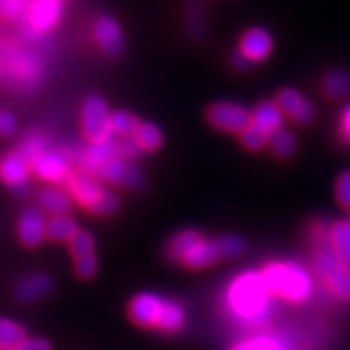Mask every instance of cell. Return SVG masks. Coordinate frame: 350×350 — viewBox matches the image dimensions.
Wrapping results in <instances>:
<instances>
[{"label": "cell", "mask_w": 350, "mask_h": 350, "mask_svg": "<svg viewBox=\"0 0 350 350\" xmlns=\"http://www.w3.org/2000/svg\"><path fill=\"white\" fill-rule=\"evenodd\" d=\"M185 325V310L180 304H177L175 300H167L165 301V308L163 313V318H161L159 329L164 332H178Z\"/></svg>", "instance_id": "cell-29"}, {"label": "cell", "mask_w": 350, "mask_h": 350, "mask_svg": "<svg viewBox=\"0 0 350 350\" xmlns=\"http://www.w3.org/2000/svg\"><path fill=\"white\" fill-rule=\"evenodd\" d=\"M64 18L62 0H33L20 18L21 31L28 41H38L51 33Z\"/></svg>", "instance_id": "cell-6"}, {"label": "cell", "mask_w": 350, "mask_h": 350, "mask_svg": "<svg viewBox=\"0 0 350 350\" xmlns=\"http://www.w3.org/2000/svg\"><path fill=\"white\" fill-rule=\"evenodd\" d=\"M31 172L44 182L54 183H67L72 177V163L70 157L64 151L59 150H46L41 154L33 157Z\"/></svg>", "instance_id": "cell-9"}, {"label": "cell", "mask_w": 350, "mask_h": 350, "mask_svg": "<svg viewBox=\"0 0 350 350\" xmlns=\"http://www.w3.org/2000/svg\"><path fill=\"white\" fill-rule=\"evenodd\" d=\"M117 151H119V156L124 157V159H133V157H138L139 152L143 150L138 146V143L135 142L133 137H125L122 138L120 142H117Z\"/></svg>", "instance_id": "cell-40"}, {"label": "cell", "mask_w": 350, "mask_h": 350, "mask_svg": "<svg viewBox=\"0 0 350 350\" xmlns=\"http://www.w3.org/2000/svg\"><path fill=\"white\" fill-rule=\"evenodd\" d=\"M133 138L143 151H156L164 143L163 131H161V129L156 124H152V122H143V124H139Z\"/></svg>", "instance_id": "cell-26"}, {"label": "cell", "mask_w": 350, "mask_h": 350, "mask_svg": "<svg viewBox=\"0 0 350 350\" xmlns=\"http://www.w3.org/2000/svg\"><path fill=\"white\" fill-rule=\"evenodd\" d=\"M28 7L23 0H0V20H20Z\"/></svg>", "instance_id": "cell-36"}, {"label": "cell", "mask_w": 350, "mask_h": 350, "mask_svg": "<svg viewBox=\"0 0 350 350\" xmlns=\"http://www.w3.org/2000/svg\"><path fill=\"white\" fill-rule=\"evenodd\" d=\"M29 172H31V163L20 150L8 152L0 161V180L18 196L28 193Z\"/></svg>", "instance_id": "cell-10"}, {"label": "cell", "mask_w": 350, "mask_h": 350, "mask_svg": "<svg viewBox=\"0 0 350 350\" xmlns=\"http://www.w3.org/2000/svg\"><path fill=\"white\" fill-rule=\"evenodd\" d=\"M321 281H325L326 287L329 288L332 295L338 297L339 300L350 301V269L349 268H345L344 265H340L339 262V265L332 271H329Z\"/></svg>", "instance_id": "cell-24"}, {"label": "cell", "mask_w": 350, "mask_h": 350, "mask_svg": "<svg viewBox=\"0 0 350 350\" xmlns=\"http://www.w3.org/2000/svg\"><path fill=\"white\" fill-rule=\"evenodd\" d=\"M273 47V36L265 28H250L240 39L239 52L247 57L252 64H256L268 59Z\"/></svg>", "instance_id": "cell-16"}, {"label": "cell", "mask_w": 350, "mask_h": 350, "mask_svg": "<svg viewBox=\"0 0 350 350\" xmlns=\"http://www.w3.org/2000/svg\"><path fill=\"white\" fill-rule=\"evenodd\" d=\"M240 139H242V144L247 150L258 151L269 143V135L250 122V125L240 133Z\"/></svg>", "instance_id": "cell-32"}, {"label": "cell", "mask_w": 350, "mask_h": 350, "mask_svg": "<svg viewBox=\"0 0 350 350\" xmlns=\"http://www.w3.org/2000/svg\"><path fill=\"white\" fill-rule=\"evenodd\" d=\"M16 117L10 109L0 107V137H12L16 131Z\"/></svg>", "instance_id": "cell-39"}, {"label": "cell", "mask_w": 350, "mask_h": 350, "mask_svg": "<svg viewBox=\"0 0 350 350\" xmlns=\"http://www.w3.org/2000/svg\"><path fill=\"white\" fill-rule=\"evenodd\" d=\"M39 208L42 211L52 214V216H64L68 214L73 206V200L68 191H64L62 188L46 187L39 190L36 196Z\"/></svg>", "instance_id": "cell-19"}, {"label": "cell", "mask_w": 350, "mask_h": 350, "mask_svg": "<svg viewBox=\"0 0 350 350\" xmlns=\"http://www.w3.org/2000/svg\"><path fill=\"white\" fill-rule=\"evenodd\" d=\"M232 64H234V67L237 70H247L252 65L250 60L243 54H240V52H235L234 57H232Z\"/></svg>", "instance_id": "cell-43"}, {"label": "cell", "mask_w": 350, "mask_h": 350, "mask_svg": "<svg viewBox=\"0 0 350 350\" xmlns=\"http://www.w3.org/2000/svg\"><path fill=\"white\" fill-rule=\"evenodd\" d=\"M167 255L175 262L187 268H208L221 260V248L217 239H204L198 230L185 229L169 240Z\"/></svg>", "instance_id": "cell-4"}, {"label": "cell", "mask_w": 350, "mask_h": 350, "mask_svg": "<svg viewBox=\"0 0 350 350\" xmlns=\"http://www.w3.org/2000/svg\"><path fill=\"white\" fill-rule=\"evenodd\" d=\"M94 247V237L88 230H78V234L72 239V242H70V250H72L75 258L93 255Z\"/></svg>", "instance_id": "cell-34"}, {"label": "cell", "mask_w": 350, "mask_h": 350, "mask_svg": "<svg viewBox=\"0 0 350 350\" xmlns=\"http://www.w3.org/2000/svg\"><path fill=\"white\" fill-rule=\"evenodd\" d=\"M42 60L33 51L18 46H5L0 49V81L8 88L31 91L42 78Z\"/></svg>", "instance_id": "cell-3"}, {"label": "cell", "mask_w": 350, "mask_h": 350, "mask_svg": "<svg viewBox=\"0 0 350 350\" xmlns=\"http://www.w3.org/2000/svg\"><path fill=\"white\" fill-rule=\"evenodd\" d=\"M26 338L25 327L13 319L0 317V350H15Z\"/></svg>", "instance_id": "cell-25"}, {"label": "cell", "mask_w": 350, "mask_h": 350, "mask_svg": "<svg viewBox=\"0 0 350 350\" xmlns=\"http://www.w3.org/2000/svg\"><path fill=\"white\" fill-rule=\"evenodd\" d=\"M68 193L73 201L80 203L86 211L98 216H112L119 211L120 201L112 191L100 187L94 175L83 172H73L67 182Z\"/></svg>", "instance_id": "cell-5"}, {"label": "cell", "mask_w": 350, "mask_h": 350, "mask_svg": "<svg viewBox=\"0 0 350 350\" xmlns=\"http://www.w3.org/2000/svg\"><path fill=\"white\" fill-rule=\"evenodd\" d=\"M206 120L214 129L226 133H242L250 125L252 112L239 103L217 100L208 107Z\"/></svg>", "instance_id": "cell-8"}, {"label": "cell", "mask_w": 350, "mask_h": 350, "mask_svg": "<svg viewBox=\"0 0 350 350\" xmlns=\"http://www.w3.org/2000/svg\"><path fill=\"white\" fill-rule=\"evenodd\" d=\"M47 150V139L42 137L41 133H29L28 137H25L23 143H21L20 151L28 157L29 161L38 154H41L42 151Z\"/></svg>", "instance_id": "cell-35"}, {"label": "cell", "mask_w": 350, "mask_h": 350, "mask_svg": "<svg viewBox=\"0 0 350 350\" xmlns=\"http://www.w3.org/2000/svg\"><path fill=\"white\" fill-rule=\"evenodd\" d=\"M23 2H26V3H29V2H33V0H23Z\"/></svg>", "instance_id": "cell-44"}, {"label": "cell", "mask_w": 350, "mask_h": 350, "mask_svg": "<svg viewBox=\"0 0 350 350\" xmlns=\"http://www.w3.org/2000/svg\"><path fill=\"white\" fill-rule=\"evenodd\" d=\"M94 42L106 55L117 57L124 51V31L119 21L112 16H100L93 26Z\"/></svg>", "instance_id": "cell-14"}, {"label": "cell", "mask_w": 350, "mask_h": 350, "mask_svg": "<svg viewBox=\"0 0 350 350\" xmlns=\"http://www.w3.org/2000/svg\"><path fill=\"white\" fill-rule=\"evenodd\" d=\"M77 221L68 214L64 216H52L47 219L46 237L54 242H72V239L78 234Z\"/></svg>", "instance_id": "cell-23"}, {"label": "cell", "mask_w": 350, "mask_h": 350, "mask_svg": "<svg viewBox=\"0 0 350 350\" xmlns=\"http://www.w3.org/2000/svg\"><path fill=\"white\" fill-rule=\"evenodd\" d=\"M98 175L106 182H111L113 185H120L124 188H130V190H138L144 183L143 174L139 172L137 165L130 164L129 161L120 156H116L113 159L109 161L99 170Z\"/></svg>", "instance_id": "cell-12"}, {"label": "cell", "mask_w": 350, "mask_h": 350, "mask_svg": "<svg viewBox=\"0 0 350 350\" xmlns=\"http://www.w3.org/2000/svg\"><path fill=\"white\" fill-rule=\"evenodd\" d=\"M339 131L344 142L350 144V104H347V106L344 107L342 113H340Z\"/></svg>", "instance_id": "cell-42"}, {"label": "cell", "mask_w": 350, "mask_h": 350, "mask_svg": "<svg viewBox=\"0 0 350 350\" xmlns=\"http://www.w3.org/2000/svg\"><path fill=\"white\" fill-rule=\"evenodd\" d=\"M271 292L258 271H243L226 291V308L243 326H261L271 314Z\"/></svg>", "instance_id": "cell-1"}, {"label": "cell", "mask_w": 350, "mask_h": 350, "mask_svg": "<svg viewBox=\"0 0 350 350\" xmlns=\"http://www.w3.org/2000/svg\"><path fill=\"white\" fill-rule=\"evenodd\" d=\"M116 156H119V151H117V142L113 139H109L106 143L90 144L80 154L81 170L91 175H98L99 170Z\"/></svg>", "instance_id": "cell-18"}, {"label": "cell", "mask_w": 350, "mask_h": 350, "mask_svg": "<svg viewBox=\"0 0 350 350\" xmlns=\"http://www.w3.org/2000/svg\"><path fill=\"white\" fill-rule=\"evenodd\" d=\"M187 25L191 38L203 39L206 36V15L201 0H188L187 2Z\"/></svg>", "instance_id": "cell-27"}, {"label": "cell", "mask_w": 350, "mask_h": 350, "mask_svg": "<svg viewBox=\"0 0 350 350\" xmlns=\"http://www.w3.org/2000/svg\"><path fill=\"white\" fill-rule=\"evenodd\" d=\"M323 94L327 99L340 100L350 94V73L342 68L327 72L321 81Z\"/></svg>", "instance_id": "cell-22"}, {"label": "cell", "mask_w": 350, "mask_h": 350, "mask_svg": "<svg viewBox=\"0 0 350 350\" xmlns=\"http://www.w3.org/2000/svg\"><path fill=\"white\" fill-rule=\"evenodd\" d=\"M219 248H221L222 258H227V260H234V258L242 256L245 253V248L247 245L239 235H222V237L217 239Z\"/></svg>", "instance_id": "cell-33"}, {"label": "cell", "mask_w": 350, "mask_h": 350, "mask_svg": "<svg viewBox=\"0 0 350 350\" xmlns=\"http://www.w3.org/2000/svg\"><path fill=\"white\" fill-rule=\"evenodd\" d=\"M167 299L154 292H143L135 295L129 304V317L135 325L143 327H157L163 318Z\"/></svg>", "instance_id": "cell-11"}, {"label": "cell", "mask_w": 350, "mask_h": 350, "mask_svg": "<svg viewBox=\"0 0 350 350\" xmlns=\"http://www.w3.org/2000/svg\"><path fill=\"white\" fill-rule=\"evenodd\" d=\"M98 258L93 253V255H86V256H80L75 258V273L78 278L81 279H90L98 273Z\"/></svg>", "instance_id": "cell-38"}, {"label": "cell", "mask_w": 350, "mask_h": 350, "mask_svg": "<svg viewBox=\"0 0 350 350\" xmlns=\"http://www.w3.org/2000/svg\"><path fill=\"white\" fill-rule=\"evenodd\" d=\"M112 112L106 99L99 94H91L81 104V129L91 144L106 143L112 139Z\"/></svg>", "instance_id": "cell-7"}, {"label": "cell", "mask_w": 350, "mask_h": 350, "mask_svg": "<svg viewBox=\"0 0 350 350\" xmlns=\"http://www.w3.org/2000/svg\"><path fill=\"white\" fill-rule=\"evenodd\" d=\"M230 350H287V345L286 340L281 338L262 334L247 340H240V342L232 345Z\"/></svg>", "instance_id": "cell-30"}, {"label": "cell", "mask_w": 350, "mask_h": 350, "mask_svg": "<svg viewBox=\"0 0 350 350\" xmlns=\"http://www.w3.org/2000/svg\"><path fill=\"white\" fill-rule=\"evenodd\" d=\"M327 245L338 256L340 265L350 269V219H342L329 227Z\"/></svg>", "instance_id": "cell-21"}, {"label": "cell", "mask_w": 350, "mask_h": 350, "mask_svg": "<svg viewBox=\"0 0 350 350\" xmlns=\"http://www.w3.org/2000/svg\"><path fill=\"white\" fill-rule=\"evenodd\" d=\"M334 195L336 201H338L340 206L350 208V169L344 170L338 177L334 187Z\"/></svg>", "instance_id": "cell-37"}, {"label": "cell", "mask_w": 350, "mask_h": 350, "mask_svg": "<svg viewBox=\"0 0 350 350\" xmlns=\"http://www.w3.org/2000/svg\"><path fill=\"white\" fill-rule=\"evenodd\" d=\"M15 350H52V347L46 339L29 338L25 339Z\"/></svg>", "instance_id": "cell-41"}, {"label": "cell", "mask_w": 350, "mask_h": 350, "mask_svg": "<svg viewBox=\"0 0 350 350\" xmlns=\"http://www.w3.org/2000/svg\"><path fill=\"white\" fill-rule=\"evenodd\" d=\"M52 278L46 273H33L20 279L15 286V297L23 304H31L49 295L52 292Z\"/></svg>", "instance_id": "cell-17"}, {"label": "cell", "mask_w": 350, "mask_h": 350, "mask_svg": "<svg viewBox=\"0 0 350 350\" xmlns=\"http://www.w3.org/2000/svg\"><path fill=\"white\" fill-rule=\"evenodd\" d=\"M261 275L271 295L281 297L292 304L308 300L313 292L312 274L305 266L295 261L269 262L261 271Z\"/></svg>", "instance_id": "cell-2"}, {"label": "cell", "mask_w": 350, "mask_h": 350, "mask_svg": "<svg viewBox=\"0 0 350 350\" xmlns=\"http://www.w3.org/2000/svg\"><path fill=\"white\" fill-rule=\"evenodd\" d=\"M46 227L47 219L44 216V211L39 208H26L21 211L18 217V239L25 247L34 248L46 239Z\"/></svg>", "instance_id": "cell-15"}, {"label": "cell", "mask_w": 350, "mask_h": 350, "mask_svg": "<svg viewBox=\"0 0 350 350\" xmlns=\"http://www.w3.org/2000/svg\"><path fill=\"white\" fill-rule=\"evenodd\" d=\"M268 144L271 151H273L278 157H291L297 151V144H299V142H297L294 131L282 126V129L275 130L274 133L271 135Z\"/></svg>", "instance_id": "cell-28"}, {"label": "cell", "mask_w": 350, "mask_h": 350, "mask_svg": "<svg viewBox=\"0 0 350 350\" xmlns=\"http://www.w3.org/2000/svg\"><path fill=\"white\" fill-rule=\"evenodd\" d=\"M139 124H142V122L137 119V116H133V113L129 111L112 112V117H111L112 133L119 135L122 138L133 137Z\"/></svg>", "instance_id": "cell-31"}, {"label": "cell", "mask_w": 350, "mask_h": 350, "mask_svg": "<svg viewBox=\"0 0 350 350\" xmlns=\"http://www.w3.org/2000/svg\"><path fill=\"white\" fill-rule=\"evenodd\" d=\"M275 103L282 109L284 116L288 119L294 120L295 124L306 125L310 124L317 116V109L314 104L308 98H305L300 91L294 90V88H286L281 93L278 94Z\"/></svg>", "instance_id": "cell-13"}, {"label": "cell", "mask_w": 350, "mask_h": 350, "mask_svg": "<svg viewBox=\"0 0 350 350\" xmlns=\"http://www.w3.org/2000/svg\"><path fill=\"white\" fill-rule=\"evenodd\" d=\"M252 124L256 125L262 131H266L271 137L275 130L282 129V109L279 107V104L275 100H262L261 104H258L255 107V111L252 112Z\"/></svg>", "instance_id": "cell-20"}]
</instances>
